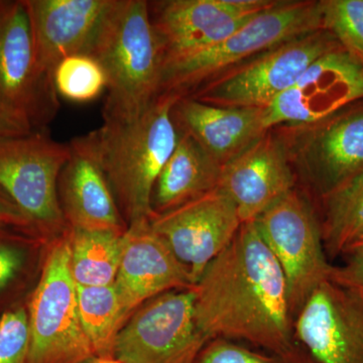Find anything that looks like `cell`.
Segmentation results:
<instances>
[{
    "instance_id": "cell-27",
    "label": "cell",
    "mask_w": 363,
    "mask_h": 363,
    "mask_svg": "<svg viewBox=\"0 0 363 363\" xmlns=\"http://www.w3.org/2000/svg\"><path fill=\"white\" fill-rule=\"evenodd\" d=\"M196 363H315L304 348L298 346L286 353L253 350L223 338L210 339Z\"/></svg>"
},
{
    "instance_id": "cell-8",
    "label": "cell",
    "mask_w": 363,
    "mask_h": 363,
    "mask_svg": "<svg viewBox=\"0 0 363 363\" xmlns=\"http://www.w3.org/2000/svg\"><path fill=\"white\" fill-rule=\"evenodd\" d=\"M339 47L323 30L269 50L255 61L219 76L193 99L222 107L267 108L291 87L320 57Z\"/></svg>"
},
{
    "instance_id": "cell-17",
    "label": "cell",
    "mask_w": 363,
    "mask_h": 363,
    "mask_svg": "<svg viewBox=\"0 0 363 363\" xmlns=\"http://www.w3.org/2000/svg\"><path fill=\"white\" fill-rule=\"evenodd\" d=\"M114 0H23L40 69L54 81L57 66L89 54Z\"/></svg>"
},
{
    "instance_id": "cell-7",
    "label": "cell",
    "mask_w": 363,
    "mask_h": 363,
    "mask_svg": "<svg viewBox=\"0 0 363 363\" xmlns=\"http://www.w3.org/2000/svg\"><path fill=\"white\" fill-rule=\"evenodd\" d=\"M285 274L294 318L325 281L333 266L322 238L321 224L295 189L255 221Z\"/></svg>"
},
{
    "instance_id": "cell-4",
    "label": "cell",
    "mask_w": 363,
    "mask_h": 363,
    "mask_svg": "<svg viewBox=\"0 0 363 363\" xmlns=\"http://www.w3.org/2000/svg\"><path fill=\"white\" fill-rule=\"evenodd\" d=\"M320 30L319 1H279L218 44L187 56L164 60L157 99L193 97L229 67Z\"/></svg>"
},
{
    "instance_id": "cell-10",
    "label": "cell",
    "mask_w": 363,
    "mask_h": 363,
    "mask_svg": "<svg viewBox=\"0 0 363 363\" xmlns=\"http://www.w3.org/2000/svg\"><path fill=\"white\" fill-rule=\"evenodd\" d=\"M0 104L47 130L60 108L58 93L40 69L23 0H0Z\"/></svg>"
},
{
    "instance_id": "cell-33",
    "label": "cell",
    "mask_w": 363,
    "mask_h": 363,
    "mask_svg": "<svg viewBox=\"0 0 363 363\" xmlns=\"http://www.w3.org/2000/svg\"><path fill=\"white\" fill-rule=\"evenodd\" d=\"M358 252H363V234H362L357 240L351 243L347 250H346L345 253H344V255H350V253Z\"/></svg>"
},
{
    "instance_id": "cell-1",
    "label": "cell",
    "mask_w": 363,
    "mask_h": 363,
    "mask_svg": "<svg viewBox=\"0 0 363 363\" xmlns=\"http://www.w3.org/2000/svg\"><path fill=\"white\" fill-rule=\"evenodd\" d=\"M193 291L196 323L209 340L223 338L274 353L300 346L285 274L255 221L242 223Z\"/></svg>"
},
{
    "instance_id": "cell-29",
    "label": "cell",
    "mask_w": 363,
    "mask_h": 363,
    "mask_svg": "<svg viewBox=\"0 0 363 363\" xmlns=\"http://www.w3.org/2000/svg\"><path fill=\"white\" fill-rule=\"evenodd\" d=\"M33 240L26 238H0V296L4 295L21 278L25 271L26 252Z\"/></svg>"
},
{
    "instance_id": "cell-31",
    "label": "cell",
    "mask_w": 363,
    "mask_h": 363,
    "mask_svg": "<svg viewBox=\"0 0 363 363\" xmlns=\"http://www.w3.org/2000/svg\"><path fill=\"white\" fill-rule=\"evenodd\" d=\"M342 266H333L330 274L332 283L363 292V252H353Z\"/></svg>"
},
{
    "instance_id": "cell-34",
    "label": "cell",
    "mask_w": 363,
    "mask_h": 363,
    "mask_svg": "<svg viewBox=\"0 0 363 363\" xmlns=\"http://www.w3.org/2000/svg\"><path fill=\"white\" fill-rule=\"evenodd\" d=\"M88 363H123L117 360L116 357H95Z\"/></svg>"
},
{
    "instance_id": "cell-23",
    "label": "cell",
    "mask_w": 363,
    "mask_h": 363,
    "mask_svg": "<svg viewBox=\"0 0 363 363\" xmlns=\"http://www.w3.org/2000/svg\"><path fill=\"white\" fill-rule=\"evenodd\" d=\"M76 289L81 324L95 357H113L117 335L128 322L116 285Z\"/></svg>"
},
{
    "instance_id": "cell-32",
    "label": "cell",
    "mask_w": 363,
    "mask_h": 363,
    "mask_svg": "<svg viewBox=\"0 0 363 363\" xmlns=\"http://www.w3.org/2000/svg\"><path fill=\"white\" fill-rule=\"evenodd\" d=\"M33 130L26 117L0 104V138L25 135Z\"/></svg>"
},
{
    "instance_id": "cell-20",
    "label": "cell",
    "mask_w": 363,
    "mask_h": 363,
    "mask_svg": "<svg viewBox=\"0 0 363 363\" xmlns=\"http://www.w3.org/2000/svg\"><path fill=\"white\" fill-rule=\"evenodd\" d=\"M173 116L179 130L192 136L221 166L269 131L262 108L215 106L184 98L174 105Z\"/></svg>"
},
{
    "instance_id": "cell-5",
    "label": "cell",
    "mask_w": 363,
    "mask_h": 363,
    "mask_svg": "<svg viewBox=\"0 0 363 363\" xmlns=\"http://www.w3.org/2000/svg\"><path fill=\"white\" fill-rule=\"evenodd\" d=\"M69 228L52 241L28 300V363H88L94 350L81 324L71 274Z\"/></svg>"
},
{
    "instance_id": "cell-30",
    "label": "cell",
    "mask_w": 363,
    "mask_h": 363,
    "mask_svg": "<svg viewBox=\"0 0 363 363\" xmlns=\"http://www.w3.org/2000/svg\"><path fill=\"white\" fill-rule=\"evenodd\" d=\"M0 233H16L32 238L39 231L0 188Z\"/></svg>"
},
{
    "instance_id": "cell-16",
    "label": "cell",
    "mask_w": 363,
    "mask_h": 363,
    "mask_svg": "<svg viewBox=\"0 0 363 363\" xmlns=\"http://www.w3.org/2000/svg\"><path fill=\"white\" fill-rule=\"evenodd\" d=\"M285 142L266 135L221 167L218 188L235 205L242 223L253 222L294 190Z\"/></svg>"
},
{
    "instance_id": "cell-11",
    "label": "cell",
    "mask_w": 363,
    "mask_h": 363,
    "mask_svg": "<svg viewBox=\"0 0 363 363\" xmlns=\"http://www.w3.org/2000/svg\"><path fill=\"white\" fill-rule=\"evenodd\" d=\"M357 101H363V63L339 45L264 108V123L269 130L279 124L310 125Z\"/></svg>"
},
{
    "instance_id": "cell-14",
    "label": "cell",
    "mask_w": 363,
    "mask_h": 363,
    "mask_svg": "<svg viewBox=\"0 0 363 363\" xmlns=\"http://www.w3.org/2000/svg\"><path fill=\"white\" fill-rule=\"evenodd\" d=\"M293 157L322 197L363 171V104L301 126Z\"/></svg>"
},
{
    "instance_id": "cell-35",
    "label": "cell",
    "mask_w": 363,
    "mask_h": 363,
    "mask_svg": "<svg viewBox=\"0 0 363 363\" xmlns=\"http://www.w3.org/2000/svg\"><path fill=\"white\" fill-rule=\"evenodd\" d=\"M13 235V233H0V238H9Z\"/></svg>"
},
{
    "instance_id": "cell-9",
    "label": "cell",
    "mask_w": 363,
    "mask_h": 363,
    "mask_svg": "<svg viewBox=\"0 0 363 363\" xmlns=\"http://www.w3.org/2000/svg\"><path fill=\"white\" fill-rule=\"evenodd\" d=\"M193 289L147 301L128 320L114 345L123 363H196L209 339L195 320Z\"/></svg>"
},
{
    "instance_id": "cell-22",
    "label": "cell",
    "mask_w": 363,
    "mask_h": 363,
    "mask_svg": "<svg viewBox=\"0 0 363 363\" xmlns=\"http://www.w3.org/2000/svg\"><path fill=\"white\" fill-rule=\"evenodd\" d=\"M70 267L76 286L113 285L123 233L69 228Z\"/></svg>"
},
{
    "instance_id": "cell-3",
    "label": "cell",
    "mask_w": 363,
    "mask_h": 363,
    "mask_svg": "<svg viewBox=\"0 0 363 363\" xmlns=\"http://www.w3.org/2000/svg\"><path fill=\"white\" fill-rule=\"evenodd\" d=\"M88 55L97 60L107 78L104 121L130 123L156 101L162 47L149 1L114 0Z\"/></svg>"
},
{
    "instance_id": "cell-21",
    "label": "cell",
    "mask_w": 363,
    "mask_h": 363,
    "mask_svg": "<svg viewBox=\"0 0 363 363\" xmlns=\"http://www.w3.org/2000/svg\"><path fill=\"white\" fill-rule=\"evenodd\" d=\"M221 167L192 136L181 131L154 188V215L166 213L218 188Z\"/></svg>"
},
{
    "instance_id": "cell-19",
    "label": "cell",
    "mask_w": 363,
    "mask_h": 363,
    "mask_svg": "<svg viewBox=\"0 0 363 363\" xmlns=\"http://www.w3.org/2000/svg\"><path fill=\"white\" fill-rule=\"evenodd\" d=\"M149 9L162 62L218 44L255 16L236 13L225 0H164L149 2Z\"/></svg>"
},
{
    "instance_id": "cell-28",
    "label": "cell",
    "mask_w": 363,
    "mask_h": 363,
    "mask_svg": "<svg viewBox=\"0 0 363 363\" xmlns=\"http://www.w3.org/2000/svg\"><path fill=\"white\" fill-rule=\"evenodd\" d=\"M30 326L28 307L16 305L0 317V363H28Z\"/></svg>"
},
{
    "instance_id": "cell-13",
    "label": "cell",
    "mask_w": 363,
    "mask_h": 363,
    "mask_svg": "<svg viewBox=\"0 0 363 363\" xmlns=\"http://www.w3.org/2000/svg\"><path fill=\"white\" fill-rule=\"evenodd\" d=\"M294 333L315 363H363V292L325 281L298 313Z\"/></svg>"
},
{
    "instance_id": "cell-12",
    "label": "cell",
    "mask_w": 363,
    "mask_h": 363,
    "mask_svg": "<svg viewBox=\"0 0 363 363\" xmlns=\"http://www.w3.org/2000/svg\"><path fill=\"white\" fill-rule=\"evenodd\" d=\"M150 221L174 255L190 269L194 284L208 264L230 245L242 225L235 205L219 188L166 213L154 215Z\"/></svg>"
},
{
    "instance_id": "cell-2",
    "label": "cell",
    "mask_w": 363,
    "mask_h": 363,
    "mask_svg": "<svg viewBox=\"0 0 363 363\" xmlns=\"http://www.w3.org/2000/svg\"><path fill=\"white\" fill-rule=\"evenodd\" d=\"M177 101L157 98L135 121H104L87 133L128 226L154 216L155 186L181 136L173 116Z\"/></svg>"
},
{
    "instance_id": "cell-26",
    "label": "cell",
    "mask_w": 363,
    "mask_h": 363,
    "mask_svg": "<svg viewBox=\"0 0 363 363\" xmlns=\"http://www.w3.org/2000/svg\"><path fill=\"white\" fill-rule=\"evenodd\" d=\"M319 2L321 30L330 33L342 49L363 63V0Z\"/></svg>"
},
{
    "instance_id": "cell-15",
    "label": "cell",
    "mask_w": 363,
    "mask_h": 363,
    "mask_svg": "<svg viewBox=\"0 0 363 363\" xmlns=\"http://www.w3.org/2000/svg\"><path fill=\"white\" fill-rule=\"evenodd\" d=\"M114 285L124 315L130 319L152 298L172 291L190 290V269L174 255L150 220L128 226L121 238V264Z\"/></svg>"
},
{
    "instance_id": "cell-24",
    "label": "cell",
    "mask_w": 363,
    "mask_h": 363,
    "mask_svg": "<svg viewBox=\"0 0 363 363\" xmlns=\"http://www.w3.org/2000/svg\"><path fill=\"white\" fill-rule=\"evenodd\" d=\"M322 238L327 257L344 255L363 234V171L325 196Z\"/></svg>"
},
{
    "instance_id": "cell-25",
    "label": "cell",
    "mask_w": 363,
    "mask_h": 363,
    "mask_svg": "<svg viewBox=\"0 0 363 363\" xmlns=\"http://www.w3.org/2000/svg\"><path fill=\"white\" fill-rule=\"evenodd\" d=\"M57 93L70 101L89 102L107 87V78L97 60L86 54L64 59L54 73Z\"/></svg>"
},
{
    "instance_id": "cell-6",
    "label": "cell",
    "mask_w": 363,
    "mask_h": 363,
    "mask_svg": "<svg viewBox=\"0 0 363 363\" xmlns=\"http://www.w3.org/2000/svg\"><path fill=\"white\" fill-rule=\"evenodd\" d=\"M70 145L52 140L47 130L0 138V188L39 233L68 229L60 206V174Z\"/></svg>"
},
{
    "instance_id": "cell-18",
    "label": "cell",
    "mask_w": 363,
    "mask_h": 363,
    "mask_svg": "<svg viewBox=\"0 0 363 363\" xmlns=\"http://www.w3.org/2000/svg\"><path fill=\"white\" fill-rule=\"evenodd\" d=\"M70 157L60 174V206L68 228L124 233L128 224L87 135L70 143Z\"/></svg>"
}]
</instances>
